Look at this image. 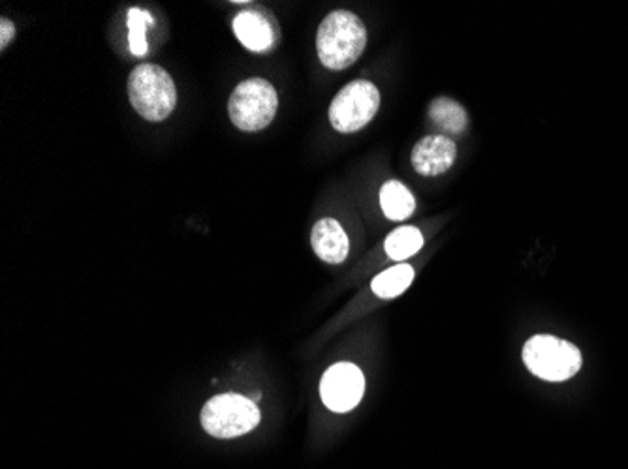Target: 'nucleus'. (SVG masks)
<instances>
[{
  "label": "nucleus",
  "mask_w": 628,
  "mask_h": 469,
  "mask_svg": "<svg viewBox=\"0 0 628 469\" xmlns=\"http://www.w3.org/2000/svg\"><path fill=\"white\" fill-rule=\"evenodd\" d=\"M366 45L364 21L347 10L326 15L316 32V52L327 70H347L366 52Z\"/></svg>",
  "instance_id": "nucleus-1"
},
{
  "label": "nucleus",
  "mask_w": 628,
  "mask_h": 469,
  "mask_svg": "<svg viewBox=\"0 0 628 469\" xmlns=\"http://www.w3.org/2000/svg\"><path fill=\"white\" fill-rule=\"evenodd\" d=\"M132 108L149 122L166 121L177 103L174 79L162 66L140 64L129 77Z\"/></svg>",
  "instance_id": "nucleus-2"
},
{
  "label": "nucleus",
  "mask_w": 628,
  "mask_h": 469,
  "mask_svg": "<svg viewBox=\"0 0 628 469\" xmlns=\"http://www.w3.org/2000/svg\"><path fill=\"white\" fill-rule=\"evenodd\" d=\"M523 362L540 380L559 383L574 378L584 359L574 343L552 335H537L523 346Z\"/></svg>",
  "instance_id": "nucleus-3"
},
{
  "label": "nucleus",
  "mask_w": 628,
  "mask_h": 469,
  "mask_svg": "<svg viewBox=\"0 0 628 469\" xmlns=\"http://www.w3.org/2000/svg\"><path fill=\"white\" fill-rule=\"evenodd\" d=\"M279 108V96L270 81L252 77L239 83L228 100V114L234 127L243 132H260L270 127Z\"/></svg>",
  "instance_id": "nucleus-4"
},
{
  "label": "nucleus",
  "mask_w": 628,
  "mask_h": 469,
  "mask_svg": "<svg viewBox=\"0 0 628 469\" xmlns=\"http://www.w3.org/2000/svg\"><path fill=\"white\" fill-rule=\"evenodd\" d=\"M260 410L252 400L241 394H218L202 412V426L215 438H239L257 428Z\"/></svg>",
  "instance_id": "nucleus-5"
},
{
  "label": "nucleus",
  "mask_w": 628,
  "mask_h": 469,
  "mask_svg": "<svg viewBox=\"0 0 628 469\" xmlns=\"http://www.w3.org/2000/svg\"><path fill=\"white\" fill-rule=\"evenodd\" d=\"M380 108V92L371 81L348 83L335 96L329 108V122L340 133L359 132L375 119Z\"/></svg>",
  "instance_id": "nucleus-6"
},
{
  "label": "nucleus",
  "mask_w": 628,
  "mask_h": 469,
  "mask_svg": "<svg viewBox=\"0 0 628 469\" xmlns=\"http://www.w3.org/2000/svg\"><path fill=\"white\" fill-rule=\"evenodd\" d=\"M366 393V378L353 362H337L322 375L321 396L329 412L347 413L358 406Z\"/></svg>",
  "instance_id": "nucleus-7"
},
{
  "label": "nucleus",
  "mask_w": 628,
  "mask_h": 469,
  "mask_svg": "<svg viewBox=\"0 0 628 469\" xmlns=\"http://www.w3.org/2000/svg\"><path fill=\"white\" fill-rule=\"evenodd\" d=\"M457 159V146L448 135H427L412 149V167L423 177H436L448 172Z\"/></svg>",
  "instance_id": "nucleus-8"
},
{
  "label": "nucleus",
  "mask_w": 628,
  "mask_h": 469,
  "mask_svg": "<svg viewBox=\"0 0 628 469\" xmlns=\"http://www.w3.org/2000/svg\"><path fill=\"white\" fill-rule=\"evenodd\" d=\"M234 32L250 52H268L277 42L275 23L258 10H245L238 13V18L234 20Z\"/></svg>",
  "instance_id": "nucleus-9"
},
{
  "label": "nucleus",
  "mask_w": 628,
  "mask_h": 469,
  "mask_svg": "<svg viewBox=\"0 0 628 469\" xmlns=\"http://www.w3.org/2000/svg\"><path fill=\"white\" fill-rule=\"evenodd\" d=\"M311 244L314 254L318 255L324 263L339 265L347 260L348 234L335 218H322L311 231Z\"/></svg>",
  "instance_id": "nucleus-10"
},
{
  "label": "nucleus",
  "mask_w": 628,
  "mask_h": 469,
  "mask_svg": "<svg viewBox=\"0 0 628 469\" xmlns=\"http://www.w3.org/2000/svg\"><path fill=\"white\" fill-rule=\"evenodd\" d=\"M380 207L390 220L403 222L407 218H411L412 212L416 210V199L403 183L390 181L380 190Z\"/></svg>",
  "instance_id": "nucleus-11"
},
{
  "label": "nucleus",
  "mask_w": 628,
  "mask_h": 469,
  "mask_svg": "<svg viewBox=\"0 0 628 469\" xmlns=\"http://www.w3.org/2000/svg\"><path fill=\"white\" fill-rule=\"evenodd\" d=\"M430 117L441 132L452 135L462 133L468 121L465 108L452 98H436L435 102L431 103Z\"/></svg>",
  "instance_id": "nucleus-12"
},
{
  "label": "nucleus",
  "mask_w": 628,
  "mask_h": 469,
  "mask_svg": "<svg viewBox=\"0 0 628 469\" xmlns=\"http://www.w3.org/2000/svg\"><path fill=\"white\" fill-rule=\"evenodd\" d=\"M414 280V269L407 263L391 266L372 280V292L380 298H396L403 295Z\"/></svg>",
  "instance_id": "nucleus-13"
},
{
  "label": "nucleus",
  "mask_w": 628,
  "mask_h": 469,
  "mask_svg": "<svg viewBox=\"0 0 628 469\" xmlns=\"http://www.w3.org/2000/svg\"><path fill=\"white\" fill-rule=\"evenodd\" d=\"M423 247V234L416 228H399L386 239L385 248L391 260L404 261L418 254Z\"/></svg>",
  "instance_id": "nucleus-14"
},
{
  "label": "nucleus",
  "mask_w": 628,
  "mask_h": 469,
  "mask_svg": "<svg viewBox=\"0 0 628 469\" xmlns=\"http://www.w3.org/2000/svg\"><path fill=\"white\" fill-rule=\"evenodd\" d=\"M153 25V20L148 12L130 8L129 10V42L130 52L136 57H143L148 53V42H145V26Z\"/></svg>",
  "instance_id": "nucleus-15"
},
{
  "label": "nucleus",
  "mask_w": 628,
  "mask_h": 469,
  "mask_svg": "<svg viewBox=\"0 0 628 469\" xmlns=\"http://www.w3.org/2000/svg\"><path fill=\"white\" fill-rule=\"evenodd\" d=\"M13 34H15V26H13L12 21L0 20V50L4 52L8 44L12 42Z\"/></svg>",
  "instance_id": "nucleus-16"
}]
</instances>
